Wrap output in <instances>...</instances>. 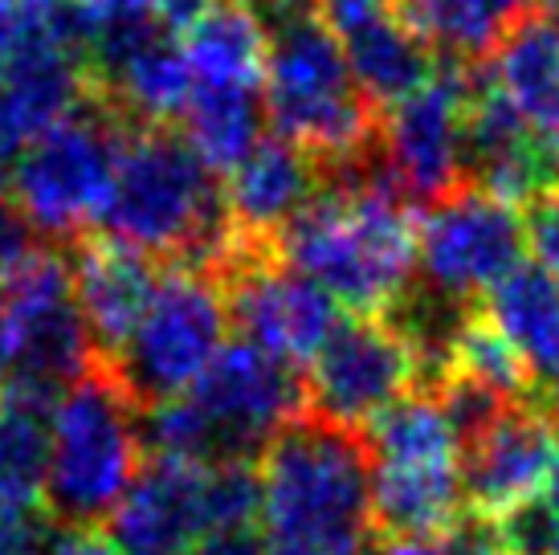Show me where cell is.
Masks as SVG:
<instances>
[{
	"label": "cell",
	"instance_id": "cell-37",
	"mask_svg": "<svg viewBox=\"0 0 559 555\" xmlns=\"http://www.w3.org/2000/svg\"><path fill=\"white\" fill-rule=\"evenodd\" d=\"M46 555H123V552L98 527H66V531H58L49 540Z\"/></svg>",
	"mask_w": 559,
	"mask_h": 555
},
{
	"label": "cell",
	"instance_id": "cell-16",
	"mask_svg": "<svg viewBox=\"0 0 559 555\" xmlns=\"http://www.w3.org/2000/svg\"><path fill=\"white\" fill-rule=\"evenodd\" d=\"M209 535V465L152 462L110 515V540L123 555H192Z\"/></svg>",
	"mask_w": 559,
	"mask_h": 555
},
{
	"label": "cell",
	"instance_id": "cell-32",
	"mask_svg": "<svg viewBox=\"0 0 559 555\" xmlns=\"http://www.w3.org/2000/svg\"><path fill=\"white\" fill-rule=\"evenodd\" d=\"M49 540L53 531L41 503L0 498V555H46Z\"/></svg>",
	"mask_w": 559,
	"mask_h": 555
},
{
	"label": "cell",
	"instance_id": "cell-29",
	"mask_svg": "<svg viewBox=\"0 0 559 555\" xmlns=\"http://www.w3.org/2000/svg\"><path fill=\"white\" fill-rule=\"evenodd\" d=\"M49 49L86 58V29L74 0H0V78Z\"/></svg>",
	"mask_w": 559,
	"mask_h": 555
},
{
	"label": "cell",
	"instance_id": "cell-36",
	"mask_svg": "<svg viewBox=\"0 0 559 555\" xmlns=\"http://www.w3.org/2000/svg\"><path fill=\"white\" fill-rule=\"evenodd\" d=\"M192 555H265V540L258 527H237V531H209Z\"/></svg>",
	"mask_w": 559,
	"mask_h": 555
},
{
	"label": "cell",
	"instance_id": "cell-14",
	"mask_svg": "<svg viewBox=\"0 0 559 555\" xmlns=\"http://www.w3.org/2000/svg\"><path fill=\"white\" fill-rule=\"evenodd\" d=\"M559 465V421L547 409L514 404L462 458V494L478 519L502 523L531 507Z\"/></svg>",
	"mask_w": 559,
	"mask_h": 555
},
{
	"label": "cell",
	"instance_id": "cell-33",
	"mask_svg": "<svg viewBox=\"0 0 559 555\" xmlns=\"http://www.w3.org/2000/svg\"><path fill=\"white\" fill-rule=\"evenodd\" d=\"M523 241H527L535 270H544L559 286V185L539 192L523 216Z\"/></svg>",
	"mask_w": 559,
	"mask_h": 555
},
{
	"label": "cell",
	"instance_id": "cell-15",
	"mask_svg": "<svg viewBox=\"0 0 559 555\" xmlns=\"http://www.w3.org/2000/svg\"><path fill=\"white\" fill-rule=\"evenodd\" d=\"M556 172L559 160L547 139L486 78H478L466 115V185L519 209L556 188Z\"/></svg>",
	"mask_w": 559,
	"mask_h": 555
},
{
	"label": "cell",
	"instance_id": "cell-25",
	"mask_svg": "<svg viewBox=\"0 0 559 555\" xmlns=\"http://www.w3.org/2000/svg\"><path fill=\"white\" fill-rule=\"evenodd\" d=\"M62 392L0 385V498L41 503L49 458V413Z\"/></svg>",
	"mask_w": 559,
	"mask_h": 555
},
{
	"label": "cell",
	"instance_id": "cell-28",
	"mask_svg": "<svg viewBox=\"0 0 559 555\" xmlns=\"http://www.w3.org/2000/svg\"><path fill=\"white\" fill-rule=\"evenodd\" d=\"M441 376L474 380V385L490 388L495 397H502L507 404H527L531 385H535L531 368L519 359V352H514L511 343L486 323L481 310H466V319L457 323Z\"/></svg>",
	"mask_w": 559,
	"mask_h": 555
},
{
	"label": "cell",
	"instance_id": "cell-9",
	"mask_svg": "<svg viewBox=\"0 0 559 555\" xmlns=\"http://www.w3.org/2000/svg\"><path fill=\"white\" fill-rule=\"evenodd\" d=\"M478 91V74L445 62L437 74L380 110L376 168L401 201L433 204L466 185V115Z\"/></svg>",
	"mask_w": 559,
	"mask_h": 555
},
{
	"label": "cell",
	"instance_id": "cell-41",
	"mask_svg": "<svg viewBox=\"0 0 559 555\" xmlns=\"http://www.w3.org/2000/svg\"><path fill=\"white\" fill-rule=\"evenodd\" d=\"M551 416L559 421V380H556V388H551Z\"/></svg>",
	"mask_w": 559,
	"mask_h": 555
},
{
	"label": "cell",
	"instance_id": "cell-39",
	"mask_svg": "<svg viewBox=\"0 0 559 555\" xmlns=\"http://www.w3.org/2000/svg\"><path fill=\"white\" fill-rule=\"evenodd\" d=\"M16 155H21V143H16L13 127H9V119H4V110H0V197H4V188L13 185Z\"/></svg>",
	"mask_w": 559,
	"mask_h": 555
},
{
	"label": "cell",
	"instance_id": "cell-13",
	"mask_svg": "<svg viewBox=\"0 0 559 555\" xmlns=\"http://www.w3.org/2000/svg\"><path fill=\"white\" fill-rule=\"evenodd\" d=\"M413 385H420V368L401 327L380 315H356L340 319L311 359L307 404L326 425L359 433Z\"/></svg>",
	"mask_w": 559,
	"mask_h": 555
},
{
	"label": "cell",
	"instance_id": "cell-19",
	"mask_svg": "<svg viewBox=\"0 0 559 555\" xmlns=\"http://www.w3.org/2000/svg\"><path fill=\"white\" fill-rule=\"evenodd\" d=\"M335 33H340L356 86L376 110L396 107L401 98L420 91L441 66L433 58V46L404 21L401 9L372 13Z\"/></svg>",
	"mask_w": 559,
	"mask_h": 555
},
{
	"label": "cell",
	"instance_id": "cell-21",
	"mask_svg": "<svg viewBox=\"0 0 559 555\" xmlns=\"http://www.w3.org/2000/svg\"><path fill=\"white\" fill-rule=\"evenodd\" d=\"M462 465H372V527L429 540L462 519Z\"/></svg>",
	"mask_w": 559,
	"mask_h": 555
},
{
	"label": "cell",
	"instance_id": "cell-4",
	"mask_svg": "<svg viewBox=\"0 0 559 555\" xmlns=\"http://www.w3.org/2000/svg\"><path fill=\"white\" fill-rule=\"evenodd\" d=\"M270 54H265V119L278 139L302 152L347 168L376 147L380 110L364 98L352 78L340 33L326 25L314 0L270 4Z\"/></svg>",
	"mask_w": 559,
	"mask_h": 555
},
{
	"label": "cell",
	"instance_id": "cell-10",
	"mask_svg": "<svg viewBox=\"0 0 559 555\" xmlns=\"http://www.w3.org/2000/svg\"><path fill=\"white\" fill-rule=\"evenodd\" d=\"M523 249L527 241L519 209L474 185L425 204L417 221V270L429 294L450 307L495 291L511 270H519Z\"/></svg>",
	"mask_w": 559,
	"mask_h": 555
},
{
	"label": "cell",
	"instance_id": "cell-26",
	"mask_svg": "<svg viewBox=\"0 0 559 555\" xmlns=\"http://www.w3.org/2000/svg\"><path fill=\"white\" fill-rule=\"evenodd\" d=\"M180 119H185V135L180 139L192 147V155L213 176H229L262 143L265 103L262 94L201 91V86H192Z\"/></svg>",
	"mask_w": 559,
	"mask_h": 555
},
{
	"label": "cell",
	"instance_id": "cell-18",
	"mask_svg": "<svg viewBox=\"0 0 559 555\" xmlns=\"http://www.w3.org/2000/svg\"><path fill=\"white\" fill-rule=\"evenodd\" d=\"M319 188H323V164L295 143L270 135L225 176L221 201L237 237L274 246V237L314 201Z\"/></svg>",
	"mask_w": 559,
	"mask_h": 555
},
{
	"label": "cell",
	"instance_id": "cell-11",
	"mask_svg": "<svg viewBox=\"0 0 559 555\" xmlns=\"http://www.w3.org/2000/svg\"><path fill=\"white\" fill-rule=\"evenodd\" d=\"M188 397L209 421L221 462H249L253 453H265L282 429L311 413L307 380L295 364L249 340L225 343Z\"/></svg>",
	"mask_w": 559,
	"mask_h": 555
},
{
	"label": "cell",
	"instance_id": "cell-40",
	"mask_svg": "<svg viewBox=\"0 0 559 555\" xmlns=\"http://www.w3.org/2000/svg\"><path fill=\"white\" fill-rule=\"evenodd\" d=\"M539 16L551 21V25H559V0H539Z\"/></svg>",
	"mask_w": 559,
	"mask_h": 555
},
{
	"label": "cell",
	"instance_id": "cell-17",
	"mask_svg": "<svg viewBox=\"0 0 559 555\" xmlns=\"http://www.w3.org/2000/svg\"><path fill=\"white\" fill-rule=\"evenodd\" d=\"M70 274H74V298H79V315L94 355L110 364L135 335L143 310L156 294V265L152 258L98 233V237H79Z\"/></svg>",
	"mask_w": 559,
	"mask_h": 555
},
{
	"label": "cell",
	"instance_id": "cell-8",
	"mask_svg": "<svg viewBox=\"0 0 559 555\" xmlns=\"http://www.w3.org/2000/svg\"><path fill=\"white\" fill-rule=\"evenodd\" d=\"M94 359L70 262L53 249H37L0 282V385L62 392L94 368Z\"/></svg>",
	"mask_w": 559,
	"mask_h": 555
},
{
	"label": "cell",
	"instance_id": "cell-6",
	"mask_svg": "<svg viewBox=\"0 0 559 555\" xmlns=\"http://www.w3.org/2000/svg\"><path fill=\"white\" fill-rule=\"evenodd\" d=\"M123 131V119L91 91L70 119L49 127L16 155V209L29 216L33 229L66 241L82 237L86 225H98Z\"/></svg>",
	"mask_w": 559,
	"mask_h": 555
},
{
	"label": "cell",
	"instance_id": "cell-23",
	"mask_svg": "<svg viewBox=\"0 0 559 555\" xmlns=\"http://www.w3.org/2000/svg\"><path fill=\"white\" fill-rule=\"evenodd\" d=\"M551 147L559 127V25L544 16H527L519 29L495 49V66L486 78Z\"/></svg>",
	"mask_w": 559,
	"mask_h": 555
},
{
	"label": "cell",
	"instance_id": "cell-31",
	"mask_svg": "<svg viewBox=\"0 0 559 555\" xmlns=\"http://www.w3.org/2000/svg\"><path fill=\"white\" fill-rule=\"evenodd\" d=\"M389 555H511L502 543V531L490 519L466 515L450 523L445 531H437L429 540H396Z\"/></svg>",
	"mask_w": 559,
	"mask_h": 555
},
{
	"label": "cell",
	"instance_id": "cell-5",
	"mask_svg": "<svg viewBox=\"0 0 559 555\" xmlns=\"http://www.w3.org/2000/svg\"><path fill=\"white\" fill-rule=\"evenodd\" d=\"M135 397L123 380L94 359L53 401L41 507L66 527H98L115 515L143 470V437Z\"/></svg>",
	"mask_w": 559,
	"mask_h": 555
},
{
	"label": "cell",
	"instance_id": "cell-2",
	"mask_svg": "<svg viewBox=\"0 0 559 555\" xmlns=\"http://www.w3.org/2000/svg\"><path fill=\"white\" fill-rule=\"evenodd\" d=\"M94 229L143 258L217 278L241 237L229 225L217 176L168 127H127Z\"/></svg>",
	"mask_w": 559,
	"mask_h": 555
},
{
	"label": "cell",
	"instance_id": "cell-34",
	"mask_svg": "<svg viewBox=\"0 0 559 555\" xmlns=\"http://www.w3.org/2000/svg\"><path fill=\"white\" fill-rule=\"evenodd\" d=\"M86 29V46L107 33H127L156 25V0H74Z\"/></svg>",
	"mask_w": 559,
	"mask_h": 555
},
{
	"label": "cell",
	"instance_id": "cell-22",
	"mask_svg": "<svg viewBox=\"0 0 559 555\" xmlns=\"http://www.w3.org/2000/svg\"><path fill=\"white\" fill-rule=\"evenodd\" d=\"M486 323L511 343L535 380H559V286L544 270L519 265L486 291Z\"/></svg>",
	"mask_w": 559,
	"mask_h": 555
},
{
	"label": "cell",
	"instance_id": "cell-42",
	"mask_svg": "<svg viewBox=\"0 0 559 555\" xmlns=\"http://www.w3.org/2000/svg\"><path fill=\"white\" fill-rule=\"evenodd\" d=\"M356 555H368V552H356Z\"/></svg>",
	"mask_w": 559,
	"mask_h": 555
},
{
	"label": "cell",
	"instance_id": "cell-27",
	"mask_svg": "<svg viewBox=\"0 0 559 555\" xmlns=\"http://www.w3.org/2000/svg\"><path fill=\"white\" fill-rule=\"evenodd\" d=\"M364 441L372 465H462V437L433 392L401 397L368 425Z\"/></svg>",
	"mask_w": 559,
	"mask_h": 555
},
{
	"label": "cell",
	"instance_id": "cell-12",
	"mask_svg": "<svg viewBox=\"0 0 559 555\" xmlns=\"http://www.w3.org/2000/svg\"><path fill=\"white\" fill-rule=\"evenodd\" d=\"M217 282L241 340L286 364H311L326 335L340 327V303L319 282L278 262L274 246L265 241H241Z\"/></svg>",
	"mask_w": 559,
	"mask_h": 555
},
{
	"label": "cell",
	"instance_id": "cell-30",
	"mask_svg": "<svg viewBox=\"0 0 559 555\" xmlns=\"http://www.w3.org/2000/svg\"><path fill=\"white\" fill-rule=\"evenodd\" d=\"M511 555H559V465L547 491L519 515L498 523Z\"/></svg>",
	"mask_w": 559,
	"mask_h": 555
},
{
	"label": "cell",
	"instance_id": "cell-35",
	"mask_svg": "<svg viewBox=\"0 0 559 555\" xmlns=\"http://www.w3.org/2000/svg\"><path fill=\"white\" fill-rule=\"evenodd\" d=\"M37 253V229L29 225V216L16 209V201L0 197V282L21 270Z\"/></svg>",
	"mask_w": 559,
	"mask_h": 555
},
{
	"label": "cell",
	"instance_id": "cell-7",
	"mask_svg": "<svg viewBox=\"0 0 559 555\" xmlns=\"http://www.w3.org/2000/svg\"><path fill=\"white\" fill-rule=\"evenodd\" d=\"M229 335V303L213 274L171 265L159 278L135 335L107 368L123 380L135 404L185 397L217 359Z\"/></svg>",
	"mask_w": 559,
	"mask_h": 555
},
{
	"label": "cell",
	"instance_id": "cell-3",
	"mask_svg": "<svg viewBox=\"0 0 559 555\" xmlns=\"http://www.w3.org/2000/svg\"><path fill=\"white\" fill-rule=\"evenodd\" d=\"M265 555H356L372 531V453L352 429L302 416L262 453Z\"/></svg>",
	"mask_w": 559,
	"mask_h": 555
},
{
	"label": "cell",
	"instance_id": "cell-24",
	"mask_svg": "<svg viewBox=\"0 0 559 555\" xmlns=\"http://www.w3.org/2000/svg\"><path fill=\"white\" fill-rule=\"evenodd\" d=\"M401 16L450 58H478L498 49L539 0H396Z\"/></svg>",
	"mask_w": 559,
	"mask_h": 555
},
{
	"label": "cell",
	"instance_id": "cell-1",
	"mask_svg": "<svg viewBox=\"0 0 559 555\" xmlns=\"http://www.w3.org/2000/svg\"><path fill=\"white\" fill-rule=\"evenodd\" d=\"M372 152L340 168V185L319 188L274 237L278 262L319 282L356 315L401 307L417 270V221L408 201L376 176Z\"/></svg>",
	"mask_w": 559,
	"mask_h": 555
},
{
	"label": "cell",
	"instance_id": "cell-38",
	"mask_svg": "<svg viewBox=\"0 0 559 555\" xmlns=\"http://www.w3.org/2000/svg\"><path fill=\"white\" fill-rule=\"evenodd\" d=\"M217 0H156V25L164 33H185L188 25H197Z\"/></svg>",
	"mask_w": 559,
	"mask_h": 555
},
{
	"label": "cell",
	"instance_id": "cell-20",
	"mask_svg": "<svg viewBox=\"0 0 559 555\" xmlns=\"http://www.w3.org/2000/svg\"><path fill=\"white\" fill-rule=\"evenodd\" d=\"M192 86L201 91L262 94L270 33L246 0H217L209 13L180 33Z\"/></svg>",
	"mask_w": 559,
	"mask_h": 555
}]
</instances>
